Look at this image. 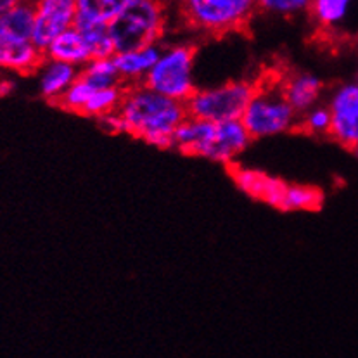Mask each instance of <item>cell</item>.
I'll return each mask as SVG.
<instances>
[{
	"label": "cell",
	"mask_w": 358,
	"mask_h": 358,
	"mask_svg": "<svg viewBox=\"0 0 358 358\" xmlns=\"http://www.w3.org/2000/svg\"><path fill=\"white\" fill-rule=\"evenodd\" d=\"M187 116L184 102L162 96L141 83L125 87L118 111L99 123L108 131L129 134L155 148L171 149L175 131Z\"/></svg>",
	"instance_id": "cell-1"
},
{
	"label": "cell",
	"mask_w": 358,
	"mask_h": 358,
	"mask_svg": "<svg viewBox=\"0 0 358 358\" xmlns=\"http://www.w3.org/2000/svg\"><path fill=\"white\" fill-rule=\"evenodd\" d=\"M251 141L241 120L210 122L187 116L175 131L171 149L229 166L250 148Z\"/></svg>",
	"instance_id": "cell-2"
},
{
	"label": "cell",
	"mask_w": 358,
	"mask_h": 358,
	"mask_svg": "<svg viewBox=\"0 0 358 358\" xmlns=\"http://www.w3.org/2000/svg\"><path fill=\"white\" fill-rule=\"evenodd\" d=\"M251 138H268L296 130L299 115L287 102L282 73H268L255 82V92L241 118Z\"/></svg>",
	"instance_id": "cell-3"
},
{
	"label": "cell",
	"mask_w": 358,
	"mask_h": 358,
	"mask_svg": "<svg viewBox=\"0 0 358 358\" xmlns=\"http://www.w3.org/2000/svg\"><path fill=\"white\" fill-rule=\"evenodd\" d=\"M187 28L210 36L243 31L258 10L257 0H177Z\"/></svg>",
	"instance_id": "cell-4"
},
{
	"label": "cell",
	"mask_w": 358,
	"mask_h": 358,
	"mask_svg": "<svg viewBox=\"0 0 358 358\" xmlns=\"http://www.w3.org/2000/svg\"><path fill=\"white\" fill-rule=\"evenodd\" d=\"M168 24L164 0H134L109 21L115 50H130L162 42Z\"/></svg>",
	"instance_id": "cell-5"
},
{
	"label": "cell",
	"mask_w": 358,
	"mask_h": 358,
	"mask_svg": "<svg viewBox=\"0 0 358 358\" xmlns=\"http://www.w3.org/2000/svg\"><path fill=\"white\" fill-rule=\"evenodd\" d=\"M196 45L171 43L162 49L158 61L152 66L144 85L175 101L187 102L196 92L194 78Z\"/></svg>",
	"instance_id": "cell-6"
},
{
	"label": "cell",
	"mask_w": 358,
	"mask_h": 358,
	"mask_svg": "<svg viewBox=\"0 0 358 358\" xmlns=\"http://www.w3.org/2000/svg\"><path fill=\"white\" fill-rule=\"evenodd\" d=\"M255 92V82L232 80L211 89H197L185 102L187 115L210 122L241 120Z\"/></svg>",
	"instance_id": "cell-7"
},
{
	"label": "cell",
	"mask_w": 358,
	"mask_h": 358,
	"mask_svg": "<svg viewBox=\"0 0 358 358\" xmlns=\"http://www.w3.org/2000/svg\"><path fill=\"white\" fill-rule=\"evenodd\" d=\"M327 108L331 111L329 137L355 152L358 149V82L336 87L329 97Z\"/></svg>",
	"instance_id": "cell-8"
},
{
	"label": "cell",
	"mask_w": 358,
	"mask_h": 358,
	"mask_svg": "<svg viewBox=\"0 0 358 358\" xmlns=\"http://www.w3.org/2000/svg\"><path fill=\"white\" fill-rule=\"evenodd\" d=\"M35 27L31 42L45 52L54 38L76 23V0H33Z\"/></svg>",
	"instance_id": "cell-9"
},
{
	"label": "cell",
	"mask_w": 358,
	"mask_h": 358,
	"mask_svg": "<svg viewBox=\"0 0 358 358\" xmlns=\"http://www.w3.org/2000/svg\"><path fill=\"white\" fill-rule=\"evenodd\" d=\"M230 178L234 184L255 201L268 204V206L284 210V199H286L289 182L280 180V178L272 177L265 171L255 170V168L243 166V164L232 163L227 166Z\"/></svg>",
	"instance_id": "cell-10"
},
{
	"label": "cell",
	"mask_w": 358,
	"mask_h": 358,
	"mask_svg": "<svg viewBox=\"0 0 358 358\" xmlns=\"http://www.w3.org/2000/svg\"><path fill=\"white\" fill-rule=\"evenodd\" d=\"M43 57L42 50L31 40L17 38L0 30V69L28 75L38 69Z\"/></svg>",
	"instance_id": "cell-11"
},
{
	"label": "cell",
	"mask_w": 358,
	"mask_h": 358,
	"mask_svg": "<svg viewBox=\"0 0 358 358\" xmlns=\"http://www.w3.org/2000/svg\"><path fill=\"white\" fill-rule=\"evenodd\" d=\"M162 49V43H152V45L120 50V52L113 54V61H115L116 69H118L123 87L144 83L148 75L151 73L152 66L158 61Z\"/></svg>",
	"instance_id": "cell-12"
},
{
	"label": "cell",
	"mask_w": 358,
	"mask_h": 358,
	"mask_svg": "<svg viewBox=\"0 0 358 358\" xmlns=\"http://www.w3.org/2000/svg\"><path fill=\"white\" fill-rule=\"evenodd\" d=\"M35 73L36 78H38L40 96L50 104H57V101L64 96L66 90L78 78L80 68L43 57L42 64L38 66Z\"/></svg>",
	"instance_id": "cell-13"
},
{
	"label": "cell",
	"mask_w": 358,
	"mask_h": 358,
	"mask_svg": "<svg viewBox=\"0 0 358 358\" xmlns=\"http://www.w3.org/2000/svg\"><path fill=\"white\" fill-rule=\"evenodd\" d=\"M282 89L287 102L299 116L320 104L324 94L322 82L315 75L305 71H294L289 75L282 73Z\"/></svg>",
	"instance_id": "cell-14"
},
{
	"label": "cell",
	"mask_w": 358,
	"mask_h": 358,
	"mask_svg": "<svg viewBox=\"0 0 358 358\" xmlns=\"http://www.w3.org/2000/svg\"><path fill=\"white\" fill-rule=\"evenodd\" d=\"M43 56L49 57V59L76 66V68H83L94 59L89 43L85 42V38L76 27L69 28V30L61 33L57 38H54L52 43L45 49Z\"/></svg>",
	"instance_id": "cell-15"
},
{
	"label": "cell",
	"mask_w": 358,
	"mask_h": 358,
	"mask_svg": "<svg viewBox=\"0 0 358 358\" xmlns=\"http://www.w3.org/2000/svg\"><path fill=\"white\" fill-rule=\"evenodd\" d=\"M33 27H35V2L33 0H24L0 16V30L17 38L31 40Z\"/></svg>",
	"instance_id": "cell-16"
},
{
	"label": "cell",
	"mask_w": 358,
	"mask_h": 358,
	"mask_svg": "<svg viewBox=\"0 0 358 358\" xmlns=\"http://www.w3.org/2000/svg\"><path fill=\"white\" fill-rule=\"evenodd\" d=\"M123 94H125V87H109V89H96L90 94L89 101L83 106L82 115L87 118L102 120L109 115H115L118 111L120 104L123 101Z\"/></svg>",
	"instance_id": "cell-17"
},
{
	"label": "cell",
	"mask_w": 358,
	"mask_h": 358,
	"mask_svg": "<svg viewBox=\"0 0 358 358\" xmlns=\"http://www.w3.org/2000/svg\"><path fill=\"white\" fill-rule=\"evenodd\" d=\"M75 27L83 35L94 59L99 57H113L115 43H113L111 33H109V23H99V21H82L76 20Z\"/></svg>",
	"instance_id": "cell-18"
},
{
	"label": "cell",
	"mask_w": 358,
	"mask_h": 358,
	"mask_svg": "<svg viewBox=\"0 0 358 358\" xmlns=\"http://www.w3.org/2000/svg\"><path fill=\"white\" fill-rule=\"evenodd\" d=\"M134 0H76V20L109 23Z\"/></svg>",
	"instance_id": "cell-19"
},
{
	"label": "cell",
	"mask_w": 358,
	"mask_h": 358,
	"mask_svg": "<svg viewBox=\"0 0 358 358\" xmlns=\"http://www.w3.org/2000/svg\"><path fill=\"white\" fill-rule=\"evenodd\" d=\"M80 76L94 89H109L123 85L113 57H99L80 68Z\"/></svg>",
	"instance_id": "cell-20"
},
{
	"label": "cell",
	"mask_w": 358,
	"mask_h": 358,
	"mask_svg": "<svg viewBox=\"0 0 358 358\" xmlns=\"http://www.w3.org/2000/svg\"><path fill=\"white\" fill-rule=\"evenodd\" d=\"M324 204V192L315 185L289 184L282 211H317Z\"/></svg>",
	"instance_id": "cell-21"
},
{
	"label": "cell",
	"mask_w": 358,
	"mask_h": 358,
	"mask_svg": "<svg viewBox=\"0 0 358 358\" xmlns=\"http://www.w3.org/2000/svg\"><path fill=\"white\" fill-rule=\"evenodd\" d=\"M353 0H310V14L324 30L334 28L346 17Z\"/></svg>",
	"instance_id": "cell-22"
},
{
	"label": "cell",
	"mask_w": 358,
	"mask_h": 358,
	"mask_svg": "<svg viewBox=\"0 0 358 358\" xmlns=\"http://www.w3.org/2000/svg\"><path fill=\"white\" fill-rule=\"evenodd\" d=\"M298 130L306 131L310 135H329L331 130V111L327 104H317L312 109L299 116Z\"/></svg>",
	"instance_id": "cell-23"
},
{
	"label": "cell",
	"mask_w": 358,
	"mask_h": 358,
	"mask_svg": "<svg viewBox=\"0 0 358 358\" xmlns=\"http://www.w3.org/2000/svg\"><path fill=\"white\" fill-rule=\"evenodd\" d=\"M258 10L277 14V16H293L308 9L310 0H257Z\"/></svg>",
	"instance_id": "cell-24"
},
{
	"label": "cell",
	"mask_w": 358,
	"mask_h": 358,
	"mask_svg": "<svg viewBox=\"0 0 358 358\" xmlns=\"http://www.w3.org/2000/svg\"><path fill=\"white\" fill-rule=\"evenodd\" d=\"M24 2V0H0V16H2L3 13H7L9 9H13L14 6H17V3Z\"/></svg>",
	"instance_id": "cell-25"
},
{
	"label": "cell",
	"mask_w": 358,
	"mask_h": 358,
	"mask_svg": "<svg viewBox=\"0 0 358 358\" xmlns=\"http://www.w3.org/2000/svg\"><path fill=\"white\" fill-rule=\"evenodd\" d=\"M13 89H14V83L10 82V80H7V78L0 80V97L10 94V90H13Z\"/></svg>",
	"instance_id": "cell-26"
},
{
	"label": "cell",
	"mask_w": 358,
	"mask_h": 358,
	"mask_svg": "<svg viewBox=\"0 0 358 358\" xmlns=\"http://www.w3.org/2000/svg\"><path fill=\"white\" fill-rule=\"evenodd\" d=\"M355 152H357V156H358V149H357V151H355Z\"/></svg>",
	"instance_id": "cell-27"
}]
</instances>
